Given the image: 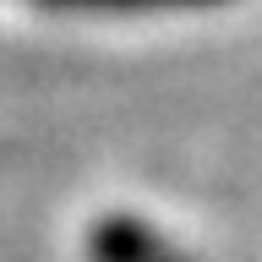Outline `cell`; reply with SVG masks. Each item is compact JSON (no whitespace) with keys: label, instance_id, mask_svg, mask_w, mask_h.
<instances>
[{"label":"cell","instance_id":"6da1fadb","mask_svg":"<svg viewBox=\"0 0 262 262\" xmlns=\"http://www.w3.org/2000/svg\"><path fill=\"white\" fill-rule=\"evenodd\" d=\"M49 6H93V11H164V6H219V0H49Z\"/></svg>","mask_w":262,"mask_h":262}]
</instances>
